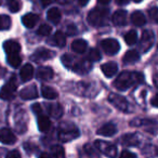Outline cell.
<instances>
[{
    "label": "cell",
    "instance_id": "27",
    "mask_svg": "<svg viewBox=\"0 0 158 158\" xmlns=\"http://www.w3.org/2000/svg\"><path fill=\"white\" fill-rule=\"evenodd\" d=\"M48 112L54 118H60L63 115V108L60 104H50L48 105Z\"/></svg>",
    "mask_w": 158,
    "mask_h": 158
},
{
    "label": "cell",
    "instance_id": "24",
    "mask_svg": "<svg viewBox=\"0 0 158 158\" xmlns=\"http://www.w3.org/2000/svg\"><path fill=\"white\" fill-rule=\"evenodd\" d=\"M123 60V62L127 64L135 63V62H138L139 60H140V54H139V52L135 50H129L126 52Z\"/></svg>",
    "mask_w": 158,
    "mask_h": 158
},
{
    "label": "cell",
    "instance_id": "29",
    "mask_svg": "<svg viewBox=\"0 0 158 158\" xmlns=\"http://www.w3.org/2000/svg\"><path fill=\"white\" fill-rule=\"evenodd\" d=\"M7 5L10 11L15 13V12L20 11L22 8V1L21 0H7Z\"/></svg>",
    "mask_w": 158,
    "mask_h": 158
},
{
    "label": "cell",
    "instance_id": "15",
    "mask_svg": "<svg viewBox=\"0 0 158 158\" xmlns=\"http://www.w3.org/2000/svg\"><path fill=\"white\" fill-rule=\"evenodd\" d=\"M117 131V128L114 123H105L104 126H102L99 130H98V134L100 135H103V136H113Z\"/></svg>",
    "mask_w": 158,
    "mask_h": 158
},
{
    "label": "cell",
    "instance_id": "7",
    "mask_svg": "<svg viewBox=\"0 0 158 158\" xmlns=\"http://www.w3.org/2000/svg\"><path fill=\"white\" fill-rule=\"evenodd\" d=\"M95 147L99 152H101L103 155L107 156V157H115L117 155V148L114 144L110 142H105V141L98 140L94 143Z\"/></svg>",
    "mask_w": 158,
    "mask_h": 158
},
{
    "label": "cell",
    "instance_id": "41",
    "mask_svg": "<svg viewBox=\"0 0 158 158\" xmlns=\"http://www.w3.org/2000/svg\"><path fill=\"white\" fill-rule=\"evenodd\" d=\"M151 104L153 106H155V107H158V94H156L155 97H154L153 99H152Z\"/></svg>",
    "mask_w": 158,
    "mask_h": 158
},
{
    "label": "cell",
    "instance_id": "35",
    "mask_svg": "<svg viewBox=\"0 0 158 158\" xmlns=\"http://www.w3.org/2000/svg\"><path fill=\"white\" fill-rule=\"evenodd\" d=\"M64 155H65V153H64V149L62 146H60V145H55V146L52 147V154H51V156H54V157H64Z\"/></svg>",
    "mask_w": 158,
    "mask_h": 158
},
{
    "label": "cell",
    "instance_id": "36",
    "mask_svg": "<svg viewBox=\"0 0 158 158\" xmlns=\"http://www.w3.org/2000/svg\"><path fill=\"white\" fill-rule=\"evenodd\" d=\"M148 14L151 19L155 22H158V8H152L148 10Z\"/></svg>",
    "mask_w": 158,
    "mask_h": 158
},
{
    "label": "cell",
    "instance_id": "47",
    "mask_svg": "<svg viewBox=\"0 0 158 158\" xmlns=\"http://www.w3.org/2000/svg\"><path fill=\"white\" fill-rule=\"evenodd\" d=\"M132 1H133V2H136V3H139V2H141V1H142V0H132Z\"/></svg>",
    "mask_w": 158,
    "mask_h": 158
},
{
    "label": "cell",
    "instance_id": "39",
    "mask_svg": "<svg viewBox=\"0 0 158 158\" xmlns=\"http://www.w3.org/2000/svg\"><path fill=\"white\" fill-rule=\"evenodd\" d=\"M120 157H123V158H135L136 157V155L135 154H133V153H131V152H129V151H123V153L120 154Z\"/></svg>",
    "mask_w": 158,
    "mask_h": 158
},
{
    "label": "cell",
    "instance_id": "17",
    "mask_svg": "<svg viewBox=\"0 0 158 158\" xmlns=\"http://www.w3.org/2000/svg\"><path fill=\"white\" fill-rule=\"evenodd\" d=\"M3 49L7 52V54H12V53H19L21 51V46L19 42L14 40H8L3 44Z\"/></svg>",
    "mask_w": 158,
    "mask_h": 158
},
{
    "label": "cell",
    "instance_id": "19",
    "mask_svg": "<svg viewBox=\"0 0 158 158\" xmlns=\"http://www.w3.org/2000/svg\"><path fill=\"white\" fill-rule=\"evenodd\" d=\"M33 75H34V67L31 65V64H26L25 66H23L22 69H21V73H20L21 79H22L24 82L31 80Z\"/></svg>",
    "mask_w": 158,
    "mask_h": 158
},
{
    "label": "cell",
    "instance_id": "44",
    "mask_svg": "<svg viewBox=\"0 0 158 158\" xmlns=\"http://www.w3.org/2000/svg\"><path fill=\"white\" fill-rule=\"evenodd\" d=\"M101 5H107V3H110V0H98Z\"/></svg>",
    "mask_w": 158,
    "mask_h": 158
},
{
    "label": "cell",
    "instance_id": "10",
    "mask_svg": "<svg viewBox=\"0 0 158 158\" xmlns=\"http://www.w3.org/2000/svg\"><path fill=\"white\" fill-rule=\"evenodd\" d=\"M154 42V34L153 31H145L144 33L142 34V38H141V42L140 46L141 49H142L144 52H146L147 50L152 48Z\"/></svg>",
    "mask_w": 158,
    "mask_h": 158
},
{
    "label": "cell",
    "instance_id": "31",
    "mask_svg": "<svg viewBox=\"0 0 158 158\" xmlns=\"http://www.w3.org/2000/svg\"><path fill=\"white\" fill-rule=\"evenodd\" d=\"M53 41L56 44V46L59 47H64L66 44V39H65V36H64V34L62 33V31H56V33L54 34V36H53Z\"/></svg>",
    "mask_w": 158,
    "mask_h": 158
},
{
    "label": "cell",
    "instance_id": "9",
    "mask_svg": "<svg viewBox=\"0 0 158 158\" xmlns=\"http://www.w3.org/2000/svg\"><path fill=\"white\" fill-rule=\"evenodd\" d=\"M0 142L6 145H12L16 142V136L8 128L0 129Z\"/></svg>",
    "mask_w": 158,
    "mask_h": 158
},
{
    "label": "cell",
    "instance_id": "25",
    "mask_svg": "<svg viewBox=\"0 0 158 158\" xmlns=\"http://www.w3.org/2000/svg\"><path fill=\"white\" fill-rule=\"evenodd\" d=\"M131 22L133 23L135 26H143L146 23V19H145L144 14L140 11H135L132 13L131 15Z\"/></svg>",
    "mask_w": 158,
    "mask_h": 158
},
{
    "label": "cell",
    "instance_id": "16",
    "mask_svg": "<svg viewBox=\"0 0 158 158\" xmlns=\"http://www.w3.org/2000/svg\"><path fill=\"white\" fill-rule=\"evenodd\" d=\"M101 69L106 77H113L114 75H116L117 70H118V66L115 62H107L101 66Z\"/></svg>",
    "mask_w": 158,
    "mask_h": 158
},
{
    "label": "cell",
    "instance_id": "5",
    "mask_svg": "<svg viewBox=\"0 0 158 158\" xmlns=\"http://www.w3.org/2000/svg\"><path fill=\"white\" fill-rule=\"evenodd\" d=\"M108 101H110V103L113 104L117 110H121V112L127 113L131 110L129 102L123 97H121V95H118V94H116V93H110V94L108 95Z\"/></svg>",
    "mask_w": 158,
    "mask_h": 158
},
{
    "label": "cell",
    "instance_id": "34",
    "mask_svg": "<svg viewBox=\"0 0 158 158\" xmlns=\"http://www.w3.org/2000/svg\"><path fill=\"white\" fill-rule=\"evenodd\" d=\"M51 31H52L51 26H49V25H47V24H42L41 26L38 28L37 34L40 36H48V35H50Z\"/></svg>",
    "mask_w": 158,
    "mask_h": 158
},
{
    "label": "cell",
    "instance_id": "21",
    "mask_svg": "<svg viewBox=\"0 0 158 158\" xmlns=\"http://www.w3.org/2000/svg\"><path fill=\"white\" fill-rule=\"evenodd\" d=\"M87 47H88L87 42L82 39H77L72 42V50L76 53H80V54L84 53L87 50Z\"/></svg>",
    "mask_w": 158,
    "mask_h": 158
},
{
    "label": "cell",
    "instance_id": "40",
    "mask_svg": "<svg viewBox=\"0 0 158 158\" xmlns=\"http://www.w3.org/2000/svg\"><path fill=\"white\" fill-rule=\"evenodd\" d=\"M7 157L8 158H20L21 154H20V152H18V151H12L7 154Z\"/></svg>",
    "mask_w": 158,
    "mask_h": 158
},
{
    "label": "cell",
    "instance_id": "32",
    "mask_svg": "<svg viewBox=\"0 0 158 158\" xmlns=\"http://www.w3.org/2000/svg\"><path fill=\"white\" fill-rule=\"evenodd\" d=\"M11 26V19L7 15H0V29L6 31L9 29Z\"/></svg>",
    "mask_w": 158,
    "mask_h": 158
},
{
    "label": "cell",
    "instance_id": "33",
    "mask_svg": "<svg viewBox=\"0 0 158 158\" xmlns=\"http://www.w3.org/2000/svg\"><path fill=\"white\" fill-rule=\"evenodd\" d=\"M101 59V53L98 49H91L88 53V61L90 62H95L99 61Z\"/></svg>",
    "mask_w": 158,
    "mask_h": 158
},
{
    "label": "cell",
    "instance_id": "18",
    "mask_svg": "<svg viewBox=\"0 0 158 158\" xmlns=\"http://www.w3.org/2000/svg\"><path fill=\"white\" fill-rule=\"evenodd\" d=\"M38 20H39V18H38L37 14L27 13V14H25V15L23 16L22 22H23V24L27 27V28H33V27L37 24Z\"/></svg>",
    "mask_w": 158,
    "mask_h": 158
},
{
    "label": "cell",
    "instance_id": "13",
    "mask_svg": "<svg viewBox=\"0 0 158 158\" xmlns=\"http://www.w3.org/2000/svg\"><path fill=\"white\" fill-rule=\"evenodd\" d=\"M112 21L117 26H123L127 23V12L125 10H118L113 14Z\"/></svg>",
    "mask_w": 158,
    "mask_h": 158
},
{
    "label": "cell",
    "instance_id": "2",
    "mask_svg": "<svg viewBox=\"0 0 158 158\" xmlns=\"http://www.w3.org/2000/svg\"><path fill=\"white\" fill-rule=\"evenodd\" d=\"M62 62L66 67L72 68L76 73H87L91 68V64L88 61H79L69 54H64Z\"/></svg>",
    "mask_w": 158,
    "mask_h": 158
},
{
    "label": "cell",
    "instance_id": "48",
    "mask_svg": "<svg viewBox=\"0 0 158 158\" xmlns=\"http://www.w3.org/2000/svg\"><path fill=\"white\" fill-rule=\"evenodd\" d=\"M155 80H158V77H157V76H155ZM155 84H156V85H157V86H158V81H156Z\"/></svg>",
    "mask_w": 158,
    "mask_h": 158
},
{
    "label": "cell",
    "instance_id": "26",
    "mask_svg": "<svg viewBox=\"0 0 158 158\" xmlns=\"http://www.w3.org/2000/svg\"><path fill=\"white\" fill-rule=\"evenodd\" d=\"M47 18L50 22H52L53 24H57L61 20V12L56 8H51L47 13Z\"/></svg>",
    "mask_w": 158,
    "mask_h": 158
},
{
    "label": "cell",
    "instance_id": "22",
    "mask_svg": "<svg viewBox=\"0 0 158 158\" xmlns=\"http://www.w3.org/2000/svg\"><path fill=\"white\" fill-rule=\"evenodd\" d=\"M51 127V121L50 119L47 116H44V115H38V128H39L40 131L46 132L50 129Z\"/></svg>",
    "mask_w": 158,
    "mask_h": 158
},
{
    "label": "cell",
    "instance_id": "3",
    "mask_svg": "<svg viewBox=\"0 0 158 158\" xmlns=\"http://www.w3.org/2000/svg\"><path fill=\"white\" fill-rule=\"evenodd\" d=\"M79 136V130L73 123H63L59 128V139L62 142H69Z\"/></svg>",
    "mask_w": 158,
    "mask_h": 158
},
{
    "label": "cell",
    "instance_id": "8",
    "mask_svg": "<svg viewBox=\"0 0 158 158\" xmlns=\"http://www.w3.org/2000/svg\"><path fill=\"white\" fill-rule=\"evenodd\" d=\"M101 47L103 48V50L110 55L116 54V53L119 51V49H120V46H119L118 41L115 39H112V38L102 40Z\"/></svg>",
    "mask_w": 158,
    "mask_h": 158
},
{
    "label": "cell",
    "instance_id": "46",
    "mask_svg": "<svg viewBox=\"0 0 158 158\" xmlns=\"http://www.w3.org/2000/svg\"><path fill=\"white\" fill-rule=\"evenodd\" d=\"M60 3H67V2H69L70 0H57Z\"/></svg>",
    "mask_w": 158,
    "mask_h": 158
},
{
    "label": "cell",
    "instance_id": "1",
    "mask_svg": "<svg viewBox=\"0 0 158 158\" xmlns=\"http://www.w3.org/2000/svg\"><path fill=\"white\" fill-rule=\"evenodd\" d=\"M142 75L138 72H129L126 70L118 75V77L116 78L114 82V86L116 87L118 90H127V89L134 87L136 85L142 82Z\"/></svg>",
    "mask_w": 158,
    "mask_h": 158
},
{
    "label": "cell",
    "instance_id": "12",
    "mask_svg": "<svg viewBox=\"0 0 158 158\" xmlns=\"http://www.w3.org/2000/svg\"><path fill=\"white\" fill-rule=\"evenodd\" d=\"M53 76H54L53 69L48 66H42V67L38 68L37 70V78L40 80H50L53 78Z\"/></svg>",
    "mask_w": 158,
    "mask_h": 158
},
{
    "label": "cell",
    "instance_id": "28",
    "mask_svg": "<svg viewBox=\"0 0 158 158\" xmlns=\"http://www.w3.org/2000/svg\"><path fill=\"white\" fill-rule=\"evenodd\" d=\"M8 63L12 66V67L16 68L21 65L22 63V59L21 56L19 55V53H12V54H8Z\"/></svg>",
    "mask_w": 158,
    "mask_h": 158
},
{
    "label": "cell",
    "instance_id": "43",
    "mask_svg": "<svg viewBox=\"0 0 158 158\" xmlns=\"http://www.w3.org/2000/svg\"><path fill=\"white\" fill-rule=\"evenodd\" d=\"M77 1H78L79 5L82 6V7H84V6H87L89 2V0H77Z\"/></svg>",
    "mask_w": 158,
    "mask_h": 158
},
{
    "label": "cell",
    "instance_id": "37",
    "mask_svg": "<svg viewBox=\"0 0 158 158\" xmlns=\"http://www.w3.org/2000/svg\"><path fill=\"white\" fill-rule=\"evenodd\" d=\"M66 34H67L68 36H74L77 34V27L76 25L74 24H69L67 27H66Z\"/></svg>",
    "mask_w": 158,
    "mask_h": 158
},
{
    "label": "cell",
    "instance_id": "50",
    "mask_svg": "<svg viewBox=\"0 0 158 158\" xmlns=\"http://www.w3.org/2000/svg\"><path fill=\"white\" fill-rule=\"evenodd\" d=\"M0 3H1V0H0Z\"/></svg>",
    "mask_w": 158,
    "mask_h": 158
},
{
    "label": "cell",
    "instance_id": "20",
    "mask_svg": "<svg viewBox=\"0 0 158 158\" xmlns=\"http://www.w3.org/2000/svg\"><path fill=\"white\" fill-rule=\"evenodd\" d=\"M41 94L44 99H48V100H54L59 97V93L56 92V90L49 86H42Z\"/></svg>",
    "mask_w": 158,
    "mask_h": 158
},
{
    "label": "cell",
    "instance_id": "11",
    "mask_svg": "<svg viewBox=\"0 0 158 158\" xmlns=\"http://www.w3.org/2000/svg\"><path fill=\"white\" fill-rule=\"evenodd\" d=\"M55 53L51 50H48V49H38L33 55V59L36 60V61H46V60H50L52 57H54Z\"/></svg>",
    "mask_w": 158,
    "mask_h": 158
},
{
    "label": "cell",
    "instance_id": "4",
    "mask_svg": "<svg viewBox=\"0 0 158 158\" xmlns=\"http://www.w3.org/2000/svg\"><path fill=\"white\" fill-rule=\"evenodd\" d=\"M108 10L103 8H94L88 14V22L93 26H103L107 23Z\"/></svg>",
    "mask_w": 158,
    "mask_h": 158
},
{
    "label": "cell",
    "instance_id": "49",
    "mask_svg": "<svg viewBox=\"0 0 158 158\" xmlns=\"http://www.w3.org/2000/svg\"><path fill=\"white\" fill-rule=\"evenodd\" d=\"M156 154H157V155H158V149H157V151H156Z\"/></svg>",
    "mask_w": 158,
    "mask_h": 158
},
{
    "label": "cell",
    "instance_id": "23",
    "mask_svg": "<svg viewBox=\"0 0 158 158\" xmlns=\"http://www.w3.org/2000/svg\"><path fill=\"white\" fill-rule=\"evenodd\" d=\"M123 144L126 146H136L139 144V138L136 134L128 133L123 136Z\"/></svg>",
    "mask_w": 158,
    "mask_h": 158
},
{
    "label": "cell",
    "instance_id": "45",
    "mask_svg": "<svg viewBox=\"0 0 158 158\" xmlns=\"http://www.w3.org/2000/svg\"><path fill=\"white\" fill-rule=\"evenodd\" d=\"M128 0H117V2L119 3V5H125V3H127Z\"/></svg>",
    "mask_w": 158,
    "mask_h": 158
},
{
    "label": "cell",
    "instance_id": "42",
    "mask_svg": "<svg viewBox=\"0 0 158 158\" xmlns=\"http://www.w3.org/2000/svg\"><path fill=\"white\" fill-rule=\"evenodd\" d=\"M40 1H41V3H42L44 7H47V6H49L51 2H52V0H40Z\"/></svg>",
    "mask_w": 158,
    "mask_h": 158
},
{
    "label": "cell",
    "instance_id": "30",
    "mask_svg": "<svg viewBox=\"0 0 158 158\" xmlns=\"http://www.w3.org/2000/svg\"><path fill=\"white\" fill-rule=\"evenodd\" d=\"M125 41L127 42L128 44H134L138 40V34H136L135 31H129L127 34L125 35Z\"/></svg>",
    "mask_w": 158,
    "mask_h": 158
},
{
    "label": "cell",
    "instance_id": "38",
    "mask_svg": "<svg viewBox=\"0 0 158 158\" xmlns=\"http://www.w3.org/2000/svg\"><path fill=\"white\" fill-rule=\"evenodd\" d=\"M31 108H33V112L35 113L36 115H41L42 114V108H41V105H40V104H38V103L34 104Z\"/></svg>",
    "mask_w": 158,
    "mask_h": 158
},
{
    "label": "cell",
    "instance_id": "14",
    "mask_svg": "<svg viewBox=\"0 0 158 158\" xmlns=\"http://www.w3.org/2000/svg\"><path fill=\"white\" fill-rule=\"evenodd\" d=\"M21 98L24 100H31V99H36L38 97V91L36 89V86L31 85V86L25 87L22 91H21Z\"/></svg>",
    "mask_w": 158,
    "mask_h": 158
},
{
    "label": "cell",
    "instance_id": "6",
    "mask_svg": "<svg viewBox=\"0 0 158 158\" xmlns=\"http://www.w3.org/2000/svg\"><path fill=\"white\" fill-rule=\"evenodd\" d=\"M16 87H18V84L15 81V77L13 76L10 79V81L2 87V89L0 91V98L2 100H6V101L12 100L15 95Z\"/></svg>",
    "mask_w": 158,
    "mask_h": 158
}]
</instances>
